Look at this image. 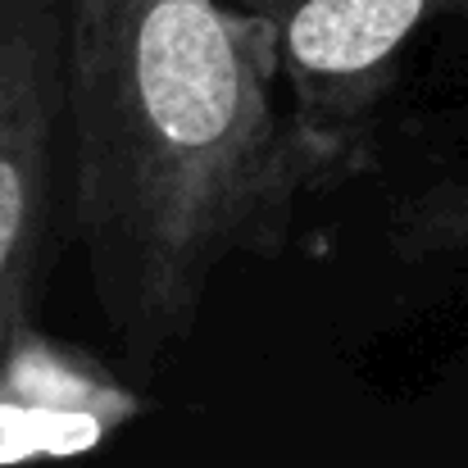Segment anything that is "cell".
<instances>
[{"label": "cell", "mask_w": 468, "mask_h": 468, "mask_svg": "<svg viewBox=\"0 0 468 468\" xmlns=\"http://www.w3.org/2000/svg\"><path fill=\"white\" fill-rule=\"evenodd\" d=\"M432 0H305L287 23V55L314 78L373 73L419 27Z\"/></svg>", "instance_id": "obj_4"}, {"label": "cell", "mask_w": 468, "mask_h": 468, "mask_svg": "<svg viewBox=\"0 0 468 468\" xmlns=\"http://www.w3.org/2000/svg\"><path fill=\"white\" fill-rule=\"evenodd\" d=\"M105 382L82 378L64 350L41 341V332H23L0 359V468L37 455H78L96 446L119 410Z\"/></svg>", "instance_id": "obj_3"}, {"label": "cell", "mask_w": 468, "mask_h": 468, "mask_svg": "<svg viewBox=\"0 0 468 468\" xmlns=\"http://www.w3.org/2000/svg\"><path fill=\"white\" fill-rule=\"evenodd\" d=\"M69 0H0V359L37 327L59 223L69 232Z\"/></svg>", "instance_id": "obj_2"}, {"label": "cell", "mask_w": 468, "mask_h": 468, "mask_svg": "<svg viewBox=\"0 0 468 468\" xmlns=\"http://www.w3.org/2000/svg\"><path fill=\"white\" fill-rule=\"evenodd\" d=\"M273 37L218 0H69V237L128 368L182 350L278 177Z\"/></svg>", "instance_id": "obj_1"}]
</instances>
